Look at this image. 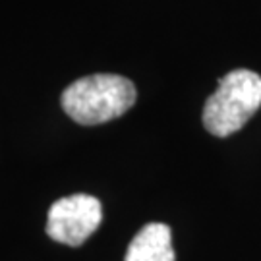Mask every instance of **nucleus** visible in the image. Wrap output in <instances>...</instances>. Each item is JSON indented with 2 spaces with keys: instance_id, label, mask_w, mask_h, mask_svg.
I'll use <instances>...</instances> for the list:
<instances>
[{
  "instance_id": "3",
  "label": "nucleus",
  "mask_w": 261,
  "mask_h": 261,
  "mask_svg": "<svg viewBox=\"0 0 261 261\" xmlns=\"http://www.w3.org/2000/svg\"><path fill=\"white\" fill-rule=\"evenodd\" d=\"M101 221V201L89 194H74L60 197L50 205L45 230L55 242L75 248L82 246L99 228Z\"/></svg>"
},
{
  "instance_id": "2",
  "label": "nucleus",
  "mask_w": 261,
  "mask_h": 261,
  "mask_svg": "<svg viewBox=\"0 0 261 261\" xmlns=\"http://www.w3.org/2000/svg\"><path fill=\"white\" fill-rule=\"evenodd\" d=\"M261 107V77L252 70H232L221 77L219 89L203 107V126L217 138L244 128Z\"/></svg>"
},
{
  "instance_id": "1",
  "label": "nucleus",
  "mask_w": 261,
  "mask_h": 261,
  "mask_svg": "<svg viewBox=\"0 0 261 261\" xmlns=\"http://www.w3.org/2000/svg\"><path fill=\"white\" fill-rule=\"evenodd\" d=\"M138 91L128 77L116 74H95L75 80L60 97L62 111L82 126H97L130 111Z\"/></svg>"
},
{
  "instance_id": "4",
  "label": "nucleus",
  "mask_w": 261,
  "mask_h": 261,
  "mask_svg": "<svg viewBox=\"0 0 261 261\" xmlns=\"http://www.w3.org/2000/svg\"><path fill=\"white\" fill-rule=\"evenodd\" d=\"M172 232L163 223H149L134 236L124 261H174Z\"/></svg>"
}]
</instances>
